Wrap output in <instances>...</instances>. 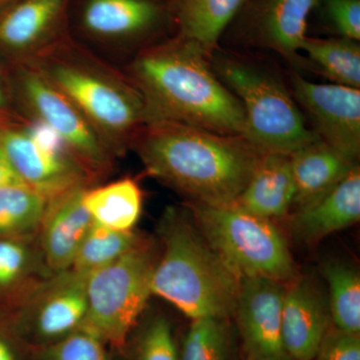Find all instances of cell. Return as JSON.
Segmentation results:
<instances>
[{
	"label": "cell",
	"mask_w": 360,
	"mask_h": 360,
	"mask_svg": "<svg viewBox=\"0 0 360 360\" xmlns=\"http://www.w3.org/2000/svg\"><path fill=\"white\" fill-rule=\"evenodd\" d=\"M71 0H18L0 15V47L28 63L70 34Z\"/></svg>",
	"instance_id": "obj_14"
},
{
	"label": "cell",
	"mask_w": 360,
	"mask_h": 360,
	"mask_svg": "<svg viewBox=\"0 0 360 360\" xmlns=\"http://www.w3.org/2000/svg\"><path fill=\"white\" fill-rule=\"evenodd\" d=\"M317 4L319 0H251L238 14L241 32L253 44L295 60Z\"/></svg>",
	"instance_id": "obj_15"
},
{
	"label": "cell",
	"mask_w": 360,
	"mask_h": 360,
	"mask_svg": "<svg viewBox=\"0 0 360 360\" xmlns=\"http://www.w3.org/2000/svg\"><path fill=\"white\" fill-rule=\"evenodd\" d=\"M51 276L37 238H0V295L11 298L16 307Z\"/></svg>",
	"instance_id": "obj_22"
},
{
	"label": "cell",
	"mask_w": 360,
	"mask_h": 360,
	"mask_svg": "<svg viewBox=\"0 0 360 360\" xmlns=\"http://www.w3.org/2000/svg\"><path fill=\"white\" fill-rule=\"evenodd\" d=\"M49 202L25 184L0 188V238H37Z\"/></svg>",
	"instance_id": "obj_25"
},
{
	"label": "cell",
	"mask_w": 360,
	"mask_h": 360,
	"mask_svg": "<svg viewBox=\"0 0 360 360\" xmlns=\"http://www.w3.org/2000/svg\"><path fill=\"white\" fill-rule=\"evenodd\" d=\"M328 283L331 322L347 333H360V276L359 270L342 262H326L322 269Z\"/></svg>",
	"instance_id": "obj_26"
},
{
	"label": "cell",
	"mask_w": 360,
	"mask_h": 360,
	"mask_svg": "<svg viewBox=\"0 0 360 360\" xmlns=\"http://www.w3.org/2000/svg\"><path fill=\"white\" fill-rule=\"evenodd\" d=\"M18 326L40 347L82 328L87 310L86 276L71 269L39 283L18 305Z\"/></svg>",
	"instance_id": "obj_11"
},
{
	"label": "cell",
	"mask_w": 360,
	"mask_h": 360,
	"mask_svg": "<svg viewBox=\"0 0 360 360\" xmlns=\"http://www.w3.org/2000/svg\"><path fill=\"white\" fill-rule=\"evenodd\" d=\"M321 14L336 37L360 40V0H319Z\"/></svg>",
	"instance_id": "obj_31"
},
{
	"label": "cell",
	"mask_w": 360,
	"mask_h": 360,
	"mask_svg": "<svg viewBox=\"0 0 360 360\" xmlns=\"http://www.w3.org/2000/svg\"><path fill=\"white\" fill-rule=\"evenodd\" d=\"M18 87L30 122L58 135L70 155L94 181L112 169L115 156L84 115L32 65L21 63Z\"/></svg>",
	"instance_id": "obj_9"
},
{
	"label": "cell",
	"mask_w": 360,
	"mask_h": 360,
	"mask_svg": "<svg viewBox=\"0 0 360 360\" xmlns=\"http://www.w3.org/2000/svg\"><path fill=\"white\" fill-rule=\"evenodd\" d=\"M77 106L112 155L131 149L146 108L123 71L68 34L28 61Z\"/></svg>",
	"instance_id": "obj_3"
},
{
	"label": "cell",
	"mask_w": 360,
	"mask_h": 360,
	"mask_svg": "<svg viewBox=\"0 0 360 360\" xmlns=\"http://www.w3.org/2000/svg\"><path fill=\"white\" fill-rule=\"evenodd\" d=\"M283 338L292 360H314L330 328L328 296L309 277L296 276L285 284L281 309Z\"/></svg>",
	"instance_id": "obj_16"
},
{
	"label": "cell",
	"mask_w": 360,
	"mask_h": 360,
	"mask_svg": "<svg viewBox=\"0 0 360 360\" xmlns=\"http://www.w3.org/2000/svg\"><path fill=\"white\" fill-rule=\"evenodd\" d=\"M0 360H18L11 343L0 335Z\"/></svg>",
	"instance_id": "obj_34"
},
{
	"label": "cell",
	"mask_w": 360,
	"mask_h": 360,
	"mask_svg": "<svg viewBox=\"0 0 360 360\" xmlns=\"http://www.w3.org/2000/svg\"><path fill=\"white\" fill-rule=\"evenodd\" d=\"M314 360H360V335L329 328Z\"/></svg>",
	"instance_id": "obj_32"
},
{
	"label": "cell",
	"mask_w": 360,
	"mask_h": 360,
	"mask_svg": "<svg viewBox=\"0 0 360 360\" xmlns=\"http://www.w3.org/2000/svg\"><path fill=\"white\" fill-rule=\"evenodd\" d=\"M285 284L264 277H240L234 314L246 360H292L283 338Z\"/></svg>",
	"instance_id": "obj_13"
},
{
	"label": "cell",
	"mask_w": 360,
	"mask_h": 360,
	"mask_svg": "<svg viewBox=\"0 0 360 360\" xmlns=\"http://www.w3.org/2000/svg\"><path fill=\"white\" fill-rule=\"evenodd\" d=\"M18 0H0V15L6 13L7 9L13 6Z\"/></svg>",
	"instance_id": "obj_35"
},
{
	"label": "cell",
	"mask_w": 360,
	"mask_h": 360,
	"mask_svg": "<svg viewBox=\"0 0 360 360\" xmlns=\"http://www.w3.org/2000/svg\"><path fill=\"white\" fill-rule=\"evenodd\" d=\"M210 61L222 84L243 106V137L260 153L290 155L319 139L307 127L305 116L290 92L274 75L231 56H215Z\"/></svg>",
	"instance_id": "obj_5"
},
{
	"label": "cell",
	"mask_w": 360,
	"mask_h": 360,
	"mask_svg": "<svg viewBox=\"0 0 360 360\" xmlns=\"http://www.w3.org/2000/svg\"><path fill=\"white\" fill-rule=\"evenodd\" d=\"M295 198L290 155L264 153L233 205L255 217L274 221L283 219L292 210Z\"/></svg>",
	"instance_id": "obj_19"
},
{
	"label": "cell",
	"mask_w": 360,
	"mask_h": 360,
	"mask_svg": "<svg viewBox=\"0 0 360 360\" xmlns=\"http://www.w3.org/2000/svg\"><path fill=\"white\" fill-rule=\"evenodd\" d=\"M231 331L224 317L193 319L184 336L180 360H229Z\"/></svg>",
	"instance_id": "obj_28"
},
{
	"label": "cell",
	"mask_w": 360,
	"mask_h": 360,
	"mask_svg": "<svg viewBox=\"0 0 360 360\" xmlns=\"http://www.w3.org/2000/svg\"><path fill=\"white\" fill-rule=\"evenodd\" d=\"M84 202L94 224L113 231H131L141 219L143 198L139 184L127 177L87 187Z\"/></svg>",
	"instance_id": "obj_23"
},
{
	"label": "cell",
	"mask_w": 360,
	"mask_h": 360,
	"mask_svg": "<svg viewBox=\"0 0 360 360\" xmlns=\"http://www.w3.org/2000/svg\"><path fill=\"white\" fill-rule=\"evenodd\" d=\"M360 219V169L359 165L340 184L311 205L295 210L291 232L307 243L347 229Z\"/></svg>",
	"instance_id": "obj_18"
},
{
	"label": "cell",
	"mask_w": 360,
	"mask_h": 360,
	"mask_svg": "<svg viewBox=\"0 0 360 360\" xmlns=\"http://www.w3.org/2000/svg\"><path fill=\"white\" fill-rule=\"evenodd\" d=\"M80 186L49 200L37 236L44 264L51 274L70 269L82 241L94 224Z\"/></svg>",
	"instance_id": "obj_17"
},
{
	"label": "cell",
	"mask_w": 360,
	"mask_h": 360,
	"mask_svg": "<svg viewBox=\"0 0 360 360\" xmlns=\"http://www.w3.org/2000/svg\"><path fill=\"white\" fill-rule=\"evenodd\" d=\"M300 51L331 84L360 89L359 41L340 37H307Z\"/></svg>",
	"instance_id": "obj_24"
},
{
	"label": "cell",
	"mask_w": 360,
	"mask_h": 360,
	"mask_svg": "<svg viewBox=\"0 0 360 360\" xmlns=\"http://www.w3.org/2000/svg\"><path fill=\"white\" fill-rule=\"evenodd\" d=\"M0 146L25 186L49 200L94 180L41 123L0 127Z\"/></svg>",
	"instance_id": "obj_10"
},
{
	"label": "cell",
	"mask_w": 360,
	"mask_h": 360,
	"mask_svg": "<svg viewBox=\"0 0 360 360\" xmlns=\"http://www.w3.org/2000/svg\"><path fill=\"white\" fill-rule=\"evenodd\" d=\"M143 240L134 231H113L94 222L70 269L87 276L115 262Z\"/></svg>",
	"instance_id": "obj_27"
},
{
	"label": "cell",
	"mask_w": 360,
	"mask_h": 360,
	"mask_svg": "<svg viewBox=\"0 0 360 360\" xmlns=\"http://www.w3.org/2000/svg\"><path fill=\"white\" fill-rule=\"evenodd\" d=\"M70 32L86 46L135 53L174 25L168 0H71Z\"/></svg>",
	"instance_id": "obj_8"
},
{
	"label": "cell",
	"mask_w": 360,
	"mask_h": 360,
	"mask_svg": "<svg viewBox=\"0 0 360 360\" xmlns=\"http://www.w3.org/2000/svg\"><path fill=\"white\" fill-rule=\"evenodd\" d=\"M293 98L309 116L314 134L348 160L360 155V89L315 84L291 75Z\"/></svg>",
	"instance_id": "obj_12"
},
{
	"label": "cell",
	"mask_w": 360,
	"mask_h": 360,
	"mask_svg": "<svg viewBox=\"0 0 360 360\" xmlns=\"http://www.w3.org/2000/svg\"><path fill=\"white\" fill-rule=\"evenodd\" d=\"M7 104L6 91H4V85L0 79V110H4Z\"/></svg>",
	"instance_id": "obj_36"
},
{
	"label": "cell",
	"mask_w": 360,
	"mask_h": 360,
	"mask_svg": "<svg viewBox=\"0 0 360 360\" xmlns=\"http://www.w3.org/2000/svg\"><path fill=\"white\" fill-rule=\"evenodd\" d=\"M135 360H180L172 324L165 315H155L144 326Z\"/></svg>",
	"instance_id": "obj_30"
},
{
	"label": "cell",
	"mask_w": 360,
	"mask_h": 360,
	"mask_svg": "<svg viewBox=\"0 0 360 360\" xmlns=\"http://www.w3.org/2000/svg\"><path fill=\"white\" fill-rule=\"evenodd\" d=\"M37 360H110L106 345L84 328L40 347Z\"/></svg>",
	"instance_id": "obj_29"
},
{
	"label": "cell",
	"mask_w": 360,
	"mask_h": 360,
	"mask_svg": "<svg viewBox=\"0 0 360 360\" xmlns=\"http://www.w3.org/2000/svg\"><path fill=\"white\" fill-rule=\"evenodd\" d=\"M251 0H168L175 34L193 40L212 58L226 28Z\"/></svg>",
	"instance_id": "obj_21"
},
{
	"label": "cell",
	"mask_w": 360,
	"mask_h": 360,
	"mask_svg": "<svg viewBox=\"0 0 360 360\" xmlns=\"http://www.w3.org/2000/svg\"><path fill=\"white\" fill-rule=\"evenodd\" d=\"M158 234L162 253L151 277L153 295L172 303L191 321L233 314L240 277L206 240L188 208L167 207Z\"/></svg>",
	"instance_id": "obj_4"
},
{
	"label": "cell",
	"mask_w": 360,
	"mask_h": 360,
	"mask_svg": "<svg viewBox=\"0 0 360 360\" xmlns=\"http://www.w3.org/2000/svg\"><path fill=\"white\" fill-rule=\"evenodd\" d=\"M158 259L144 239L115 262L86 276V315L82 328L105 343L122 348L146 309Z\"/></svg>",
	"instance_id": "obj_7"
},
{
	"label": "cell",
	"mask_w": 360,
	"mask_h": 360,
	"mask_svg": "<svg viewBox=\"0 0 360 360\" xmlns=\"http://www.w3.org/2000/svg\"><path fill=\"white\" fill-rule=\"evenodd\" d=\"M186 207L206 240L239 277H264L286 284L297 276L288 240L274 221L234 205L188 202Z\"/></svg>",
	"instance_id": "obj_6"
},
{
	"label": "cell",
	"mask_w": 360,
	"mask_h": 360,
	"mask_svg": "<svg viewBox=\"0 0 360 360\" xmlns=\"http://www.w3.org/2000/svg\"><path fill=\"white\" fill-rule=\"evenodd\" d=\"M131 149L150 176L188 202L212 206L236 202L262 155L239 135L172 122L146 123Z\"/></svg>",
	"instance_id": "obj_2"
},
{
	"label": "cell",
	"mask_w": 360,
	"mask_h": 360,
	"mask_svg": "<svg viewBox=\"0 0 360 360\" xmlns=\"http://www.w3.org/2000/svg\"><path fill=\"white\" fill-rule=\"evenodd\" d=\"M290 160L295 186V210L311 205L326 195L359 165L321 139L298 148L291 153Z\"/></svg>",
	"instance_id": "obj_20"
},
{
	"label": "cell",
	"mask_w": 360,
	"mask_h": 360,
	"mask_svg": "<svg viewBox=\"0 0 360 360\" xmlns=\"http://www.w3.org/2000/svg\"><path fill=\"white\" fill-rule=\"evenodd\" d=\"M18 184H23L14 172L13 167H11L8 158L4 149L0 146V188L6 186H18Z\"/></svg>",
	"instance_id": "obj_33"
},
{
	"label": "cell",
	"mask_w": 360,
	"mask_h": 360,
	"mask_svg": "<svg viewBox=\"0 0 360 360\" xmlns=\"http://www.w3.org/2000/svg\"><path fill=\"white\" fill-rule=\"evenodd\" d=\"M210 58L198 42L175 33L135 52L123 72L141 94L146 123L243 136V106L217 77Z\"/></svg>",
	"instance_id": "obj_1"
}]
</instances>
